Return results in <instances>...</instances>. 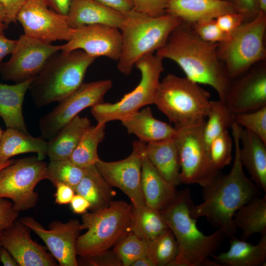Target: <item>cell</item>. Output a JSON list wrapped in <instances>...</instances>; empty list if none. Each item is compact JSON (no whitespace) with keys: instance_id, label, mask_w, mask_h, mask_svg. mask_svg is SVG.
<instances>
[{"instance_id":"6da1fadb","label":"cell","mask_w":266,"mask_h":266,"mask_svg":"<svg viewBox=\"0 0 266 266\" xmlns=\"http://www.w3.org/2000/svg\"><path fill=\"white\" fill-rule=\"evenodd\" d=\"M231 128L234 146L232 168L227 174L219 172L210 183L202 187L203 201L194 205L190 211L193 218L206 217L229 238L235 236L237 232L233 222L235 212L260 193L257 186L245 174L240 159L241 127L234 121Z\"/></svg>"},{"instance_id":"7a4b0ae2","label":"cell","mask_w":266,"mask_h":266,"mask_svg":"<svg viewBox=\"0 0 266 266\" xmlns=\"http://www.w3.org/2000/svg\"><path fill=\"white\" fill-rule=\"evenodd\" d=\"M219 43L204 41L191 24L181 21L156 54L176 63L188 78L211 86L225 101L233 80L219 57Z\"/></svg>"},{"instance_id":"3957f363","label":"cell","mask_w":266,"mask_h":266,"mask_svg":"<svg viewBox=\"0 0 266 266\" xmlns=\"http://www.w3.org/2000/svg\"><path fill=\"white\" fill-rule=\"evenodd\" d=\"M190 189L177 192L173 200L160 210L161 215L176 240L178 253L169 266H219L209 257L214 254L225 235L219 229L203 234L190 213L194 205Z\"/></svg>"},{"instance_id":"277c9868","label":"cell","mask_w":266,"mask_h":266,"mask_svg":"<svg viewBox=\"0 0 266 266\" xmlns=\"http://www.w3.org/2000/svg\"><path fill=\"white\" fill-rule=\"evenodd\" d=\"M59 52L48 60L29 86L37 107L59 102L77 90L96 59L81 50Z\"/></svg>"},{"instance_id":"5b68a950","label":"cell","mask_w":266,"mask_h":266,"mask_svg":"<svg viewBox=\"0 0 266 266\" xmlns=\"http://www.w3.org/2000/svg\"><path fill=\"white\" fill-rule=\"evenodd\" d=\"M181 21L177 16L167 13L151 17L133 9L125 14L120 29L122 44L117 61L118 70L125 76L130 75L135 63L160 49Z\"/></svg>"},{"instance_id":"8992f818","label":"cell","mask_w":266,"mask_h":266,"mask_svg":"<svg viewBox=\"0 0 266 266\" xmlns=\"http://www.w3.org/2000/svg\"><path fill=\"white\" fill-rule=\"evenodd\" d=\"M209 93L186 76L172 73L160 81L153 104L180 129L204 123L211 100Z\"/></svg>"},{"instance_id":"52a82bcc","label":"cell","mask_w":266,"mask_h":266,"mask_svg":"<svg viewBox=\"0 0 266 266\" xmlns=\"http://www.w3.org/2000/svg\"><path fill=\"white\" fill-rule=\"evenodd\" d=\"M81 215L80 229L87 231L79 235L76 250L82 258L110 250L132 231L133 207L124 200H112L107 207Z\"/></svg>"},{"instance_id":"ba28073f","label":"cell","mask_w":266,"mask_h":266,"mask_svg":"<svg viewBox=\"0 0 266 266\" xmlns=\"http://www.w3.org/2000/svg\"><path fill=\"white\" fill-rule=\"evenodd\" d=\"M266 30V12L261 10L255 18L243 23L219 43V57L232 80L265 61Z\"/></svg>"},{"instance_id":"9c48e42d","label":"cell","mask_w":266,"mask_h":266,"mask_svg":"<svg viewBox=\"0 0 266 266\" xmlns=\"http://www.w3.org/2000/svg\"><path fill=\"white\" fill-rule=\"evenodd\" d=\"M163 60L154 53L139 59L134 65L141 74L140 80L136 87L116 102H103L92 107L91 113L97 125L101 126L112 121L120 120L144 106L153 104L160 78L165 70Z\"/></svg>"},{"instance_id":"30bf717a","label":"cell","mask_w":266,"mask_h":266,"mask_svg":"<svg viewBox=\"0 0 266 266\" xmlns=\"http://www.w3.org/2000/svg\"><path fill=\"white\" fill-rule=\"evenodd\" d=\"M47 164L37 156L15 160L0 171V199H10L20 212L34 207L38 195L36 185L47 179Z\"/></svg>"},{"instance_id":"8fae6325","label":"cell","mask_w":266,"mask_h":266,"mask_svg":"<svg viewBox=\"0 0 266 266\" xmlns=\"http://www.w3.org/2000/svg\"><path fill=\"white\" fill-rule=\"evenodd\" d=\"M204 123L177 130L181 183L203 187L219 174L212 166L202 137Z\"/></svg>"},{"instance_id":"7c38bea8","label":"cell","mask_w":266,"mask_h":266,"mask_svg":"<svg viewBox=\"0 0 266 266\" xmlns=\"http://www.w3.org/2000/svg\"><path fill=\"white\" fill-rule=\"evenodd\" d=\"M112 86V81L110 79L83 83L41 118L39 128L41 137L50 140L81 111L104 102V95Z\"/></svg>"},{"instance_id":"4fadbf2b","label":"cell","mask_w":266,"mask_h":266,"mask_svg":"<svg viewBox=\"0 0 266 266\" xmlns=\"http://www.w3.org/2000/svg\"><path fill=\"white\" fill-rule=\"evenodd\" d=\"M61 49V45H54L24 34L17 39L9 60L1 64V78L15 83L34 78L48 60Z\"/></svg>"},{"instance_id":"5bb4252c","label":"cell","mask_w":266,"mask_h":266,"mask_svg":"<svg viewBox=\"0 0 266 266\" xmlns=\"http://www.w3.org/2000/svg\"><path fill=\"white\" fill-rule=\"evenodd\" d=\"M24 34L51 43L57 40L68 41L72 28L66 16L52 9L45 0H26L16 17Z\"/></svg>"},{"instance_id":"9a60e30c","label":"cell","mask_w":266,"mask_h":266,"mask_svg":"<svg viewBox=\"0 0 266 266\" xmlns=\"http://www.w3.org/2000/svg\"><path fill=\"white\" fill-rule=\"evenodd\" d=\"M143 144L140 141H133L131 154L123 160L105 162L100 159L95 164L112 187L119 188L128 196L135 210L146 204L141 185Z\"/></svg>"},{"instance_id":"2e32d148","label":"cell","mask_w":266,"mask_h":266,"mask_svg":"<svg viewBox=\"0 0 266 266\" xmlns=\"http://www.w3.org/2000/svg\"><path fill=\"white\" fill-rule=\"evenodd\" d=\"M19 219L43 241L59 265H78L76 245L81 230L78 220L71 219L66 223L53 221L47 229L32 217L25 216Z\"/></svg>"},{"instance_id":"e0dca14e","label":"cell","mask_w":266,"mask_h":266,"mask_svg":"<svg viewBox=\"0 0 266 266\" xmlns=\"http://www.w3.org/2000/svg\"><path fill=\"white\" fill-rule=\"evenodd\" d=\"M119 29L104 25H92L72 29L70 38L61 45V51L81 50L97 58L103 56L117 61L122 49Z\"/></svg>"},{"instance_id":"ac0fdd59","label":"cell","mask_w":266,"mask_h":266,"mask_svg":"<svg viewBox=\"0 0 266 266\" xmlns=\"http://www.w3.org/2000/svg\"><path fill=\"white\" fill-rule=\"evenodd\" d=\"M265 61L254 65L241 77L232 81L225 102L233 115L252 112L266 106Z\"/></svg>"},{"instance_id":"d6986e66","label":"cell","mask_w":266,"mask_h":266,"mask_svg":"<svg viewBox=\"0 0 266 266\" xmlns=\"http://www.w3.org/2000/svg\"><path fill=\"white\" fill-rule=\"evenodd\" d=\"M31 231L17 219L0 234L2 246L10 253L19 266H58L46 247L32 239Z\"/></svg>"},{"instance_id":"ffe728a7","label":"cell","mask_w":266,"mask_h":266,"mask_svg":"<svg viewBox=\"0 0 266 266\" xmlns=\"http://www.w3.org/2000/svg\"><path fill=\"white\" fill-rule=\"evenodd\" d=\"M71 28L104 25L120 29L125 15L96 0H72L66 15Z\"/></svg>"},{"instance_id":"44dd1931","label":"cell","mask_w":266,"mask_h":266,"mask_svg":"<svg viewBox=\"0 0 266 266\" xmlns=\"http://www.w3.org/2000/svg\"><path fill=\"white\" fill-rule=\"evenodd\" d=\"M141 158V185L145 204L160 211L173 200L178 191L150 162L144 151V143Z\"/></svg>"},{"instance_id":"7402d4cb","label":"cell","mask_w":266,"mask_h":266,"mask_svg":"<svg viewBox=\"0 0 266 266\" xmlns=\"http://www.w3.org/2000/svg\"><path fill=\"white\" fill-rule=\"evenodd\" d=\"M232 12H235L233 3L224 0H169L166 9V13L190 24Z\"/></svg>"},{"instance_id":"603a6c76","label":"cell","mask_w":266,"mask_h":266,"mask_svg":"<svg viewBox=\"0 0 266 266\" xmlns=\"http://www.w3.org/2000/svg\"><path fill=\"white\" fill-rule=\"evenodd\" d=\"M239 156L252 182L266 192V143L250 131L241 127Z\"/></svg>"},{"instance_id":"cb8c5ba5","label":"cell","mask_w":266,"mask_h":266,"mask_svg":"<svg viewBox=\"0 0 266 266\" xmlns=\"http://www.w3.org/2000/svg\"><path fill=\"white\" fill-rule=\"evenodd\" d=\"M120 121L129 133L135 135L144 143L171 138L177 133L174 127L156 119L149 107L132 113Z\"/></svg>"},{"instance_id":"d4e9b609","label":"cell","mask_w":266,"mask_h":266,"mask_svg":"<svg viewBox=\"0 0 266 266\" xmlns=\"http://www.w3.org/2000/svg\"><path fill=\"white\" fill-rule=\"evenodd\" d=\"M229 249L213 255V261L219 266H264L266 264V234L261 235L254 245L233 236L230 238Z\"/></svg>"},{"instance_id":"484cf974","label":"cell","mask_w":266,"mask_h":266,"mask_svg":"<svg viewBox=\"0 0 266 266\" xmlns=\"http://www.w3.org/2000/svg\"><path fill=\"white\" fill-rule=\"evenodd\" d=\"M144 151L150 162L166 180L175 187L181 183L178 150L175 136L144 143Z\"/></svg>"},{"instance_id":"4316f807","label":"cell","mask_w":266,"mask_h":266,"mask_svg":"<svg viewBox=\"0 0 266 266\" xmlns=\"http://www.w3.org/2000/svg\"><path fill=\"white\" fill-rule=\"evenodd\" d=\"M34 78L13 85L0 82V117L6 128L29 133L22 107L26 93Z\"/></svg>"},{"instance_id":"83f0119b","label":"cell","mask_w":266,"mask_h":266,"mask_svg":"<svg viewBox=\"0 0 266 266\" xmlns=\"http://www.w3.org/2000/svg\"><path fill=\"white\" fill-rule=\"evenodd\" d=\"M112 188L95 165H92L85 167L83 176L74 191L88 200L90 203L89 209L94 211L110 205L116 194Z\"/></svg>"},{"instance_id":"f1b7e54d","label":"cell","mask_w":266,"mask_h":266,"mask_svg":"<svg viewBox=\"0 0 266 266\" xmlns=\"http://www.w3.org/2000/svg\"><path fill=\"white\" fill-rule=\"evenodd\" d=\"M87 117L76 116L48 141L50 161L69 159L85 132L91 126Z\"/></svg>"},{"instance_id":"f546056e","label":"cell","mask_w":266,"mask_h":266,"mask_svg":"<svg viewBox=\"0 0 266 266\" xmlns=\"http://www.w3.org/2000/svg\"><path fill=\"white\" fill-rule=\"evenodd\" d=\"M48 141L41 137H34L16 129L6 128L0 140V162L12 157L28 153H35L40 159L47 155Z\"/></svg>"},{"instance_id":"4dcf8cb0","label":"cell","mask_w":266,"mask_h":266,"mask_svg":"<svg viewBox=\"0 0 266 266\" xmlns=\"http://www.w3.org/2000/svg\"><path fill=\"white\" fill-rule=\"evenodd\" d=\"M235 228L242 232L241 238L246 240L255 233L266 234V195L254 197L234 214Z\"/></svg>"},{"instance_id":"1f68e13d","label":"cell","mask_w":266,"mask_h":266,"mask_svg":"<svg viewBox=\"0 0 266 266\" xmlns=\"http://www.w3.org/2000/svg\"><path fill=\"white\" fill-rule=\"evenodd\" d=\"M133 214L131 232L141 239L151 241L169 229L160 211L146 204Z\"/></svg>"},{"instance_id":"d6a6232c","label":"cell","mask_w":266,"mask_h":266,"mask_svg":"<svg viewBox=\"0 0 266 266\" xmlns=\"http://www.w3.org/2000/svg\"><path fill=\"white\" fill-rule=\"evenodd\" d=\"M105 128L106 125L91 126L85 132L69 158L74 164L85 167L100 159L98 148L105 137Z\"/></svg>"},{"instance_id":"836d02e7","label":"cell","mask_w":266,"mask_h":266,"mask_svg":"<svg viewBox=\"0 0 266 266\" xmlns=\"http://www.w3.org/2000/svg\"><path fill=\"white\" fill-rule=\"evenodd\" d=\"M233 115L225 101L211 100L202 130V137L207 150L215 138L231 128L234 122Z\"/></svg>"},{"instance_id":"e575fe53","label":"cell","mask_w":266,"mask_h":266,"mask_svg":"<svg viewBox=\"0 0 266 266\" xmlns=\"http://www.w3.org/2000/svg\"><path fill=\"white\" fill-rule=\"evenodd\" d=\"M85 172V167L74 164L69 159L50 161L47 166V179L55 187L62 183L74 190Z\"/></svg>"},{"instance_id":"d590c367","label":"cell","mask_w":266,"mask_h":266,"mask_svg":"<svg viewBox=\"0 0 266 266\" xmlns=\"http://www.w3.org/2000/svg\"><path fill=\"white\" fill-rule=\"evenodd\" d=\"M178 253L175 238L169 229L155 239L149 241V257L155 266H169Z\"/></svg>"},{"instance_id":"8d00e7d4","label":"cell","mask_w":266,"mask_h":266,"mask_svg":"<svg viewBox=\"0 0 266 266\" xmlns=\"http://www.w3.org/2000/svg\"><path fill=\"white\" fill-rule=\"evenodd\" d=\"M149 241L131 232L113 247L122 266H131L137 259L149 255ZM149 257V256H148Z\"/></svg>"},{"instance_id":"74e56055","label":"cell","mask_w":266,"mask_h":266,"mask_svg":"<svg viewBox=\"0 0 266 266\" xmlns=\"http://www.w3.org/2000/svg\"><path fill=\"white\" fill-rule=\"evenodd\" d=\"M233 144V137L228 130L226 131L210 143L208 153L213 167L220 171L230 165L233 159L232 149Z\"/></svg>"},{"instance_id":"f35d334b","label":"cell","mask_w":266,"mask_h":266,"mask_svg":"<svg viewBox=\"0 0 266 266\" xmlns=\"http://www.w3.org/2000/svg\"><path fill=\"white\" fill-rule=\"evenodd\" d=\"M234 121L266 143V106L248 113L234 114Z\"/></svg>"},{"instance_id":"ab89813d","label":"cell","mask_w":266,"mask_h":266,"mask_svg":"<svg viewBox=\"0 0 266 266\" xmlns=\"http://www.w3.org/2000/svg\"><path fill=\"white\" fill-rule=\"evenodd\" d=\"M191 25L195 33L201 39L208 42L221 43L230 35L221 30L216 19L199 21Z\"/></svg>"},{"instance_id":"60d3db41","label":"cell","mask_w":266,"mask_h":266,"mask_svg":"<svg viewBox=\"0 0 266 266\" xmlns=\"http://www.w3.org/2000/svg\"><path fill=\"white\" fill-rule=\"evenodd\" d=\"M133 9L151 17H158L166 13L169 0H132Z\"/></svg>"},{"instance_id":"b9f144b4","label":"cell","mask_w":266,"mask_h":266,"mask_svg":"<svg viewBox=\"0 0 266 266\" xmlns=\"http://www.w3.org/2000/svg\"><path fill=\"white\" fill-rule=\"evenodd\" d=\"M235 12L244 18V23L255 18L261 10L259 0H233Z\"/></svg>"},{"instance_id":"7bdbcfd3","label":"cell","mask_w":266,"mask_h":266,"mask_svg":"<svg viewBox=\"0 0 266 266\" xmlns=\"http://www.w3.org/2000/svg\"><path fill=\"white\" fill-rule=\"evenodd\" d=\"M19 213L13 208L12 201L0 199V234L18 219Z\"/></svg>"},{"instance_id":"ee69618b","label":"cell","mask_w":266,"mask_h":266,"mask_svg":"<svg viewBox=\"0 0 266 266\" xmlns=\"http://www.w3.org/2000/svg\"><path fill=\"white\" fill-rule=\"evenodd\" d=\"M216 21L221 30L228 34H230L244 23L242 15L236 12L222 14L216 18Z\"/></svg>"},{"instance_id":"f6af8a7d","label":"cell","mask_w":266,"mask_h":266,"mask_svg":"<svg viewBox=\"0 0 266 266\" xmlns=\"http://www.w3.org/2000/svg\"><path fill=\"white\" fill-rule=\"evenodd\" d=\"M90 266H121L122 262L113 251L107 250L104 253L90 258H82Z\"/></svg>"},{"instance_id":"bcb514c9","label":"cell","mask_w":266,"mask_h":266,"mask_svg":"<svg viewBox=\"0 0 266 266\" xmlns=\"http://www.w3.org/2000/svg\"><path fill=\"white\" fill-rule=\"evenodd\" d=\"M26 0H0L6 14V24L15 23L17 15Z\"/></svg>"},{"instance_id":"7dc6e473","label":"cell","mask_w":266,"mask_h":266,"mask_svg":"<svg viewBox=\"0 0 266 266\" xmlns=\"http://www.w3.org/2000/svg\"><path fill=\"white\" fill-rule=\"evenodd\" d=\"M55 187V203L59 205L69 203L75 194L74 190L69 185L62 183H58Z\"/></svg>"},{"instance_id":"c3c4849f","label":"cell","mask_w":266,"mask_h":266,"mask_svg":"<svg viewBox=\"0 0 266 266\" xmlns=\"http://www.w3.org/2000/svg\"><path fill=\"white\" fill-rule=\"evenodd\" d=\"M107 7L123 14L133 10L132 0H96Z\"/></svg>"},{"instance_id":"681fc988","label":"cell","mask_w":266,"mask_h":266,"mask_svg":"<svg viewBox=\"0 0 266 266\" xmlns=\"http://www.w3.org/2000/svg\"><path fill=\"white\" fill-rule=\"evenodd\" d=\"M17 43V39H9L4 35L3 32L0 33V67L3 58L13 53Z\"/></svg>"},{"instance_id":"f907efd6","label":"cell","mask_w":266,"mask_h":266,"mask_svg":"<svg viewBox=\"0 0 266 266\" xmlns=\"http://www.w3.org/2000/svg\"><path fill=\"white\" fill-rule=\"evenodd\" d=\"M69 203L73 213L78 214H82L87 212L90 207V203L88 200L77 194H75Z\"/></svg>"},{"instance_id":"816d5d0a","label":"cell","mask_w":266,"mask_h":266,"mask_svg":"<svg viewBox=\"0 0 266 266\" xmlns=\"http://www.w3.org/2000/svg\"><path fill=\"white\" fill-rule=\"evenodd\" d=\"M48 6L58 13L66 16L72 0H45Z\"/></svg>"},{"instance_id":"f5cc1de1","label":"cell","mask_w":266,"mask_h":266,"mask_svg":"<svg viewBox=\"0 0 266 266\" xmlns=\"http://www.w3.org/2000/svg\"><path fill=\"white\" fill-rule=\"evenodd\" d=\"M0 261L4 266H19L10 253L2 246L0 253Z\"/></svg>"},{"instance_id":"db71d44e","label":"cell","mask_w":266,"mask_h":266,"mask_svg":"<svg viewBox=\"0 0 266 266\" xmlns=\"http://www.w3.org/2000/svg\"><path fill=\"white\" fill-rule=\"evenodd\" d=\"M131 266H155L154 264L147 256L142 257L133 263Z\"/></svg>"},{"instance_id":"11a10c76","label":"cell","mask_w":266,"mask_h":266,"mask_svg":"<svg viewBox=\"0 0 266 266\" xmlns=\"http://www.w3.org/2000/svg\"><path fill=\"white\" fill-rule=\"evenodd\" d=\"M7 17L3 7L0 4V20L6 24Z\"/></svg>"},{"instance_id":"9f6ffc18","label":"cell","mask_w":266,"mask_h":266,"mask_svg":"<svg viewBox=\"0 0 266 266\" xmlns=\"http://www.w3.org/2000/svg\"><path fill=\"white\" fill-rule=\"evenodd\" d=\"M14 161L13 159H9L5 162H0V171L5 167L12 164Z\"/></svg>"},{"instance_id":"6f0895ef","label":"cell","mask_w":266,"mask_h":266,"mask_svg":"<svg viewBox=\"0 0 266 266\" xmlns=\"http://www.w3.org/2000/svg\"><path fill=\"white\" fill-rule=\"evenodd\" d=\"M261 10L266 12V0H259Z\"/></svg>"},{"instance_id":"680465c9","label":"cell","mask_w":266,"mask_h":266,"mask_svg":"<svg viewBox=\"0 0 266 266\" xmlns=\"http://www.w3.org/2000/svg\"><path fill=\"white\" fill-rule=\"evenodd\" d=\"M7 26L5 22L0 20V33L3 32V31L7 28Z\"/></svg>"},{"instance_id":"91938a15","label":"cell","mask_w":266,"mask_h":266,"mask_svg":"<svg viewBox=\"0 0 266 266\" xmlns=\"http://www.w3.org/2000/svg\"><path fill=\"white\" fill-rule=\"evenodd\" d=\"M3 132V131L2 130V129L0 127V140L1 139Z\"/></svg>"},{"instance_id":"94428289","label":"cell","mask_w":266,"mask_h":266,"mask_svg":"<svg viewBox=\"0 0 266 266\" xmlns=\"http://www.w3.org/2000/svg\"><path fill=\"white\" fill-rule=\"evenodd\" d=\"M1 248H2V245H1V242H0V253Z\"/></svg>"},{"instance_id":"6125c7cd","label":"cell","mask_w":266,"mask_h":266,"mask_svg":"<svg viewBox=\"0 0 266 266\" xmlns=\"http://www.w3.org/2000/svg\"><path fill=\"white\" fill-rule=\"evenodd\" d=\"M226 0V1H230L231 2H233V0Z\"/></svg>"}]
</instances>
